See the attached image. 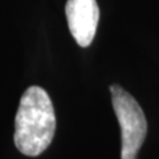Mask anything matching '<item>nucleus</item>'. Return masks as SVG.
<instances>
[{
	"instance_id": "7ed1b4c3",
	"label": "nucleus",
	"mask_w": 159,
	"mask_h": 159,
	"mask_svg": "<svg viewBox=\"0 0 159 159\" xmlns=\"http://www.w3.org/2000/svg\"><path fill=\"white\" fill-rule=\"evenodd\" d=\"M65 15L76 43L80 47H89L96 36L99 20L97 0H68Z\"/></svg>"
},
{
	"instance_id": "f257e3e1",
	"label": "nucleus",
	"mask_w": 159,
	"mask_h": 159,
	"mask_svg": "<svg viewBox=\"0 0 159 159\" xmlns=\"http://www.w3.org/2000/svg\"><path fill=\"white\" fill-rule=\"evenodd\" d=\"M56 131V116L49 94L29 86L20 98L15 118V145L28 157H37L51 145Z\"/></svg>"
},
{
	"instance_id": "f03ea898",
	"label": "nucleus",
	"mask_w": 159,
	"mask_h": 159,
	"mask_svg": "<svg viewBox=\"0 0 159 159\" xmlns=\"http://www.w3.org/2000/svg\"><path fill=\"white\" fill-rule=\"evenodd\" d=\"M110 93L113 107L121 127V159H137V154L147 134L145 113L135 98L119 85H111Z\"/></svg>"
}]
</instances>
